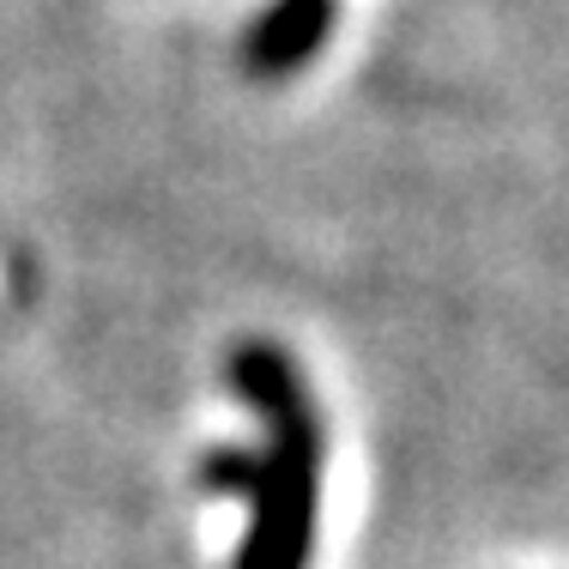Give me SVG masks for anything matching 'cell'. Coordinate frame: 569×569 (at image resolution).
<instances>
[{
    "label": "cell",
    "instance_id": "cell-1",
    "mask_svg": "<svg viewBox=\"0 0 569 569\" xmlns=\"http://www.w3.org/2000/svg\"><path fill=\"white\" fill-rule=\"evenodd\" d=\"M230 388L267 425V449L249 479V533L237 569H309L321 527V412L297 358L273 340H242L230 351Z\"/></svg>",
    "mask_w": 569,
    "mask_h": 569
},
{
    "label": "cell",
    "instance_id": "cell-2",
    "mask_svg": "<svg viewBox=\"0 0 569 569\" xmlns=\"http://www.w3.org/2000/svg\"><path fill=\"white\" fill-rule=\"evenodd\" d=\"M333 24H340V0H267L242 31V73L261 86H284L333 43Z\"/></svg>",
    "mask_w": 569,
    "mask_h": 569
}]
</instances>
